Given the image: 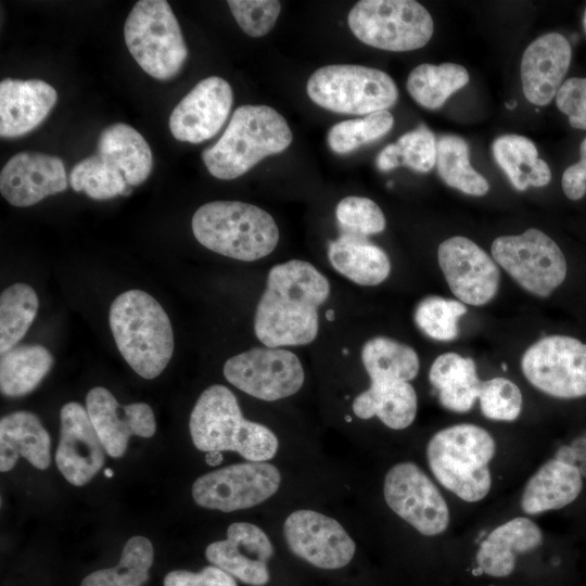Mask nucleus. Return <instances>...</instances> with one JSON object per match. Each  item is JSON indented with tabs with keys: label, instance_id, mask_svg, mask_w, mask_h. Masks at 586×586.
<instances>
[{
	"label": "nucleus",
	"instance_id": "1",
	"mask_svg": "<svg viewBox=\"0 0 586 586\" xmlns=\"http://www.w3.org/2000/svg\"><path fill=\"white\" fill-rule=\"evenodd\" d=\"M329 294V280L310 263L291 259L275 265L256 307L255 335L267 347L311 343L319 330L317 308Z\"/></svg>",
	"mask_w": 586,
	"mask_h": 586
},
{
	"label": "nucleus",
	"instance_id": "2",
	"mask_svg": "<svg viewBox=\"0 0 586 586\" xmlns=\"http://www.w3.org/2000/svg\"><path fill=\"white\" fill-rule=\"evenodd\" d=\"M110 328L126 362L143 379H154L174 353L170 320L160 303L141 290H128L111 304Z\"/></svg>",
	"mask_w": 586,
	"mask_h": 586
},
{
	"label": "nucleus",
	"instance_id": "3",
	"mask_svg": "<svg viewBox=\"0 0 586 586\" xmlns=\"http://www.w3.org/2000/svg\"><path fill=\"white\" fill-rule=\"evenodd\" d=\"M293 135L285 118L267 105L238 107L219 140L202 153L207 170L217 179H235L263 158L283 152Z\"/></svg>",
	"mask_w": 586,
	"mask_h": 586
},
{
	"label": "nucleus",
	"instance_id": "4",
	"mask_svg": "<svg viewBox=\"0 0 586 586\" xmlns=\"http://www.w3.org/2000/svg\"><path fill=\"white\" fill-rule=\"evenodd\" d=\"M194 446L202 451H237L264 462L275 457L278 438L267 426L243 418L235 395L215 384L202 392L189 420Z\"/></svg>",
	"mask_w": 586,
	"mask_h": 586
},
{
	"label": "nucleus",
	"instance_id": "5",
	"mask_svg": "<svg viewBox=\"0 0 586 586\" xmlns=\"http://www.w3.org/2000/svg\"><path fill=\"white\" fill-rule=\"evenodd\" d=\"M192 232L204 247L243 262L269 255L279 241V229L269 213L239 201H214L193 214Z\"/></svg>",
	"mask_w": 586,
	"mask_h": 586
},
{
	"label": "nucleus",
	"instance_id": "6",
	"mask_svg": "<svg viewBox=\"0 0 586 586\" xmlns=\"http://www.w3.org/2000/svg\"><path fill=\"white\" fill-rule=\"evenodd\" d=\"M492 435L474 424L445 428L426 447L430 469L436 480L464 501L483 499L492 485L488 463L495 456Z\"/></svg>",
	"mask_w": 586,
	"mask_h": 586
},
{
	"label": "nucleus",
	"instance_id": "7",
	"mask_svg": "<svg viewBox=\"0 0 586 586\" xmlns=\"http://www.w3.org/2000/svg\"><path fill=\"white\" fill-rule=\"evenodd\" d=\"M124 37L135 61L155 79L175 77L187 60L179 23L165 0L136 2L126 18Z\"/></svg>",
	"mask_w": 586,
	"mask_h": 586
},
{
	"label": "nucleus",
	"instance_id": "8",
	"mask_svg": "<svg viewBox=\"0 0 586 586\" xmlns=\"http://www.w3.org/2000/svg\"><path fill=\"white\" fill-rule=\"evenodd\" d=\"M306 91L317 105L349 115L385 111L398 99L396 84L385 72L352 64L318 68L309 77Z\"/></svg>",
	"mask_w": 586,
	"mask_h": 586
},
{
	"label": "nucleus",
	"instance_id": "9",
	"mask_svg": "<svg viewBox=\"0 0 586 586\" xmlns=\"http://www.w3.org/2000/svg\"><path fill=\"white\" fill-rule=\"evenodd\" d=\"M347 21L365 44L395 52L422 48L434 30L429 11L413 0H361L352 8Z\"/></svg>",
	"mask_w": 586,
	"mask_h": 586
},
{
	"label": "nucleus",
	"instance_id": "10",
	"mask_svg": "<svg viewBox=\"0 0 586 586\" xmlns=\"http://www.w3.org/2000/svg\"><path fill=\"white\" fill-rule=\"evenodd\" d=\"M492 256L525 291L549 296L565 279L566 260L558 244L538 229L504 235L492 243Z\"/></svg>",
	"mask_w": 586,
	"mask_h": 586
},
{
	"label": "nucleus",
	"instance_id": "11",
	"mask_svg": "<svg viewBox=\"0 0 586 586\" xmlns=\"http://www.w3.org/2000/svg\"><path fill=\"white\" fill-rule=\"evenodd\" d=\"M521 368L533 386L550 396L586 395V344L575 337H542L525 351Z\"/></svg>",
	"mask_w": 586,
	"mask_h": 586
},
{
	"label": "nucleus",
	"instance_id": "12",
	"mask_svg": "<svg viewBox=\"0 0 586 586\" xmlns=\"http://www.w3.org/2000/svg\"><path fill=\"white\" fill-rule=\"evenodd\" d=\"M228 382L242 392L267 402L297 393L305 374L298 357L280 347H254L224 365Z\"/></svg>",
	"mask_w": 586,
	"mask_h": 586
},
{
	"label": "nucleus",
	"instance_id": "13",
	"mask_svg": "<svg viewBox=\"0 0 586 586\" xmlns=\"http://www.w3.org/2000/svg\"><path fill=\"white\" fill-rule=\"evenodd\" d=\"M280 482L275 466L247 461L200 476L193 483L192 496L201 507L230 512L265 501L278 491Z\"/></svg>",
	"mask_w": 586,
	"mask_h": 586
},
{
	"label": "nucleus",
	"instance_id": "14",
	"mask_svg": "<svg viewBox=\"0 0 586 586\" xmlns=\"http://www.w3.org/2000/svg\"><path fill=\"white\" fill-rule=\"evenodd\" d=\"M387 506L426 536L443 533L449 524L447 504L431 479L415 463L392 467L384 480Z\"/></svg>",
	"mask_w": 586,
	"mask_h": 586
},
{
	"label": "nucleus",
	"instance_id": "15",
	"mask_svg": "<svg viewBox=\"0 0 586 586\" xmlns=\"http://www.w3.org/2000/svg\"><path fill=\"white\" fill-rule=\"evenodd\" d=\"M437 258L449 289L461 303L481 306L496 295L498 266L472 240L458 235L443 241Z\"/></svg>",
	"mask_w": 586,
	"mask_h": 586
},
{
	"label": "nucleus",
	"instance_id": "16",
	"mask_svg": "<svg viewBox=\"0 0 586 586\" xmlns=\"http://www.w3.org/2000/svg\"><path fill=\"white\" fill-rule=\"evenodd\" d=\"M283 533L295 556L320 569L343 568L355 553V543L344 527L314 510L292 512L284 522Z\"/></svg>",
	"mask_w": 586,
	"mask_h": 586
},
{
	"label": "nucleus",
	"instance_id": "17",
	"mask_svg": "<svg viewBox=\"0 0 586 586\" xmlns=\"http://www.w3.org/2000/svg\"><path fill=\"white\" fill-rule=\"evenodd\" d=\"M233 101L231 86L219 76L199 81L175 106L169 117L173 136L201 143L213 138L226 123Z\"/></svg>",
	"mask_w": 586,
	"mask_h": 586
},
{
	"label": "nucleus",
	"instance_id": "18",
	"mask_svg": "<svg viewBox=\"0 0 586 586\" xmlns=\"http://www.w3.org/2000/svg\"><path fill=\"white\" fill-rule=\"evenodd\" d=\"M60 422L56 467L71 484L86 485L104 464V446L86 407L79 403L69 402L63 405Z\"/></svg>",
	"mask_w": 586,
	"mask_h": 586
},
{
	"label": "nucleus",
	"instance_id": "19",
	"mask_svg": "<svg viewBox=\"0 0 586 586\" xmlns=\"http://www.w3.org/2000/svg\"><path fill=\"white\" fill-rule=\"evenodd\" d=\"M86 409L104 446L113 458L122 457L131 435L151 437L156 431L152 408L145 403L122 406L102 386L91 388L86 396Z\"/></svg>",
	"mask_w": 586,
	"mask_h": 586
},
{
	"label": "nucleus",
	"instance_id": "20",
	"mask_svg": "<svg viewBox=\"0 0 586 586\" xmlns=\"http://www.w3.org/2000/svg\"><path fill=\"white\" fill-rule=\"evenodd\" d=\"M273 548L266 533L247 522L232 523L227 538L209 544L206 559L231 576L250 586H264L269 582L268 560Z\"/></svg>",
	"mask_w": 586,
	"mask_h": 586
},
{
	"label": "nucleus",
	"instance_id": "21",
	"mask_svg": "<svg viewBox=\"0 0 586 586\" xmlns=\"http://www.w3.org/2000/svg\"><path fill=\"white\" fill-rule=\"evenodd\" d=\"M63 161L40 152L13 155L0 173V192L13 206H31L67 189Z\"/></svg>",
	"mask_w": 586,
	"mask_h": 586
},
{
	"label": "nucleus",
	"instance_id": "22",
	"mask_svg": "<svg viewBox=\"0 0 586 586\" xmlns=\"http://www.w3.org/2000/svg\"><path fill=\"white\" fill-rule=\"evenodd\" d=\"M572 56L571 44L559 33H548L532 41L521 60V81L528 102L544 106L557 95Z\"/></svg>",
	"mask_w": 586,
	"mask_h": 586
},
{
	"label": "nucleus",
	"instance_id": "23",
	"mask_svg": "<svg viewBox=\"0 0 586 586\" xmlns=\"http://www.w3.org/2000/svg\"><path fill=\"white\" fill-rule=\"evenodd\" d=\"M58 101L55 89L40 79L0 82V136L17 138L39 126Z\"/></svg>",
	"mask_w": 586,
	"mask_h": 586
},
{
	"label": "nucleus",
	"instance_id": "24",
	"mask_svg": "<svg viewBox=\"0 0 586 586\" xmlns=\"http://www.w3.org/2000/svg\"><path fill=\"white\" fill-rule=\"evenodd\" d=\"M543 542L540 528L527 518H514L492 531L476 552L480 570L494 577L511 574L518 553L536 549Z\"/></svg>",
	"mask_w": 586,
	"mask_h": 586
},
{
	"label": "nucleus",
	"instance_id": "25",
	"mask_svg": "<svg viewBox=\"0 0 586 586\" xmlns=\"http://www.w3.org/2000/svg\"><path fill=\"white\" fill-rule=\"evenodd\" d=\"M50 435L39 418L29 411H15L0 420V471L14 468L20 457L39 470L50 466Z\"/></svg>",
	"mask_w": 586,
	"mask_h": 586
},
{
	"label": "nucleus",
	"instance_id": "26",
	"mask_svg": "<svg viewBox=\"0 0 586 586\" xmlns=\"http://www.w3.org/2000/svg\"><path fill=\"white\" fill-rule=\"evenodd\" d=\"M583 488L576 466L551 459L544 463L526 483L521 508L527 514L561 509L573 502Z\"/></svg>",
	"mask_w": 586,
	"mask_h": 586
},
{
	"label": "nucleus",
	"instance_id": "27",
	"mask_svg": "<svg viewBox=\"0 0 586 586\" xmlns=\"http://www.w3.org/2000/svg\"><path fill=\"white\" fill-rule=\"evenodd\" d=\"M328 257L332 267L359 285H377L391 272L387 254L366 237L341 233L329 242Z\"/></svg>",
	"mask_w": 586,
	"mask_h": 586
},
{
	"label": "nucleus",
	"instance_id": "28",
	"mask_svg": "<svg viewBox=\"0 0 586 586\" xmlns=\"http://www.w3.org/2000/svg\"><path fill=\"white\" fill-rule=\"evenodd\" d=\"M97 154L114 165L129 187L146 180L153 167L151 149L135 128L127 124H113L101 132Z\"/></svg>",
	"mask_w": 586,
	"mask_h": 586
},
{
	"label": "nucleus",
	"instance_id": "29",
	"mask_svg": "<svg viewBox=\"0 0 586 586\" xmlns=\"http://www.w3.org/2000/svg\"><path fill=\"white\" fill-rule=\"evenodd\" d=\"M417 406V394L409 382H371L354 399L353 411L360 419L377 416L386 426L402 430L413 422Z\"/></svg>",
	"mask_w": 586,
	"mask_h": 586
},
{
	"label": "nucleus",
	"instance_id": "30",
	"mask_svg": "<svg viewBox=\"0 0 586 586\" xmlns=\"http://www.w3.org/2000/svg\"><path fill=\"white\" fill-rule=\"evenodd\" d=\"M429 380L437 390L442 406L455 412H467L473 407L482 384L474 360L456 353L440 355L430 368Z\"/></svg>",
	"mask_w": 586,
	"mask_h": 586
},
{
	"label": "nucleus",
	"instance_id": "31",
	"mask_svg": "<svg viewBox=\"0 0 586 586\" xmlns=\"http://www.w3.org/2000/svg\"><path fill=\"white\" fill-rule=\"evenodd\" d=\"M493 155L512 186L524 191L530 186L544 187L551 180L548 164L538 158V151L528 138L504 135L493 142Z\"/></svg>",
	"mask_w": 586,
	"mask_h": 586
},
{
	"label": "nucleus",
	"instance_id": "32",
	"mask_svg": "<svg viewBox=\"0 0 586 586\" xmlns=\"http://www.w3.org/2000/svg\"><path fill=\"white\" fill-rule=\"evenodd\" d=\"M52 354L41 345H20L1 355L0 390L18 397L34 391L53 365Z\"/></svg>",
	"mask_w": 586,
	"mask_h": 586
},
{
	"label": "nucleus",
	"instance_id": "33",
	"mask_svg": "<svg viewBox=\"0 0 586 586\" xmlns=\"http://www.w3.org/2000/svg\"><path fill=\"white\" fill-rule=\"evenodd\" d=\"M361 359L371 382H408L417 377L420 367L412 347L384 336L367 341Z\"/></svg>",
	"mask_w": 586,
	"mask_h": 586
},
{
	"label": "nucleus",
	"instance_id": "34",
	"mask_svg": "<svg viewBox=\"0 0 586 586\" xmlns=\"http://www.w3.org/2000/svg\"><path fill=\"white\" fill-rule=\"evenodd\" d=\"M469 81L468 71L455 63L420 64L409 74L406 88L411 98L429 110L440 109Z\"/></svg>",
	"mask_w": 586,
	"mask_h": 586
},
{
	"label": "nucleus",
	"instance_id": "35",
	"mask_svg": "<svg viewBox=\"0 0 586 586\" xmlns=\"http://www.w3.org/2000/svg\"><path fill=\"white\" fill-rule=\"evenodd\" d=\"M437 171L449 187L473 195H485L489 184L470 164L468 143L455 135L443 136L437 142Z\"/></svg>",
	"mask_w": 586,
	"mask_h": 586
},
{
	"label": "nucleus",
	"instance_id": "36",
	"mask_svg": "<svg viewBox=\"0 0 586 586\" xmlns=\"http://www.w3.org/2000/svg\"><path fill=\"white\" fill-rule=\"evenodd\" d=\"M154 551L143 536H132L125 544L119 562L87 575L80 586H142L149 578Z\"/></svg>",
	"mask_w": 586,
	"mask_h": 586
},
{
	"label": "nucleus",
	"instance_id": "37",
	"mask_svg": "<svg viewBox=\"0 0 586 586\" xmlns=\"http://www.w3.org/2000/svg\"><path fill=\"white\" fill-rule=\"evenodd\" d=\"M39 302L35 290L26 283H14L0 296V353L15 347L33 323Z\"/></svg>",
	"mask_w": 586,
	"mask_h": 586
},
{
	"label": "nucleus",
	"instance_id": "38",
	"mask_svg": "<svg viewBox=\"0 0 586 586\" xmlns=\"http://www.w3.org/2000/svg\"><path fill=\"white\" fill-rule=\"evenodd\" d=\"M69 183L74 191H82L93 200L127 195L131 191L123 174L97 153L73 167Z\"/></svg>",
	"mask_w": 586,
	"mask_h": 586
},
{
	"label": "nucleus",
	"instance_id": "39",
	"mask_svg": "<svg viewBox=\"0 0 586 586\" xmlns=\"http://www.w3.org/2000/svg\"><path fill=\"white\" fill-rule=\"evenodd\" d=\"M394 125L388 111H379L362 118L347 119L333 125L327 137L330 149L337 154L355 151L362 144L386 135Z\"/></svg>",
	"mask_w": 586,
	"mask_h": 586
},
{
	"label": "nucleus",
	"instance_id": "40",
	"mask_svg": "<svg viewBox=\"0 0 586 586\" xmlns=\"http://www.w3.org/2000/svg\"><path fill=\"white\" fill-rule=\"evenodd\" d=\"M467 307L456 300L436 295L422 298L415 310V322L429 337L436 341H453L458 336V320Z\"/></svg>",
	"mask_w": 586,
	"mask_h": 586
},
{
	"label": "nucleus",
	"instance_id": "41",
	"mask_svg": "<svg viewBox=\"0 0 586 586\" xmlns=\"http://www.w3.org/2000/svg\"><path fill=\"white\" fill-rule=\"evenodd\" d=\"M341 233L368 237L384 230L386 220L382 209L372 200L364 196H346L335 208Z\"/></svg>",
	"mask_w": 586,
	"mask_h": 586
},
{
	"label": "nucleus",
	"instance_id": "42",
	"mask_svg": "<svg viewBox=\"0 0 586 586\" xmlns=\"http://www.w3.org/2000/svg\"><path fill=\"white\" fill-rule=\"evenodd\" d=\"M479 400L484 417L497 421H513L522 410V394L515 383L506 378L483 381Z\"/></svg>",
	"mask_w": 586,
	"mask_h": 586
},
{
	"label": "nucleus",
	"instance_id": "43",
	"mask_svg": "<svg viewBox=\"0 0 586 586\" xmlns=\"http://www.w3.org/2000/svg\"><path fill=\"white\" fill-rule=\"evenodd\" d=\"M395 145L399 165L418 173H428L436 164L437 142L424 125L404 133Z\"/></svg>",
	"mask_w": 586,
	"mask_h": 586
},
{
	"label": "nucleus",
	"instance_id": "44",
	"mask_svg": "<svg viewBox=\"0 0 586 586\" xmlns=\"http://www.w3.org/2000/svg\"><path fill=\"white\" fill-rule=\"evenodd\" d=\"M228 5L241 29L257 38L268 34L281 11L277 0H229Z\"/></svg>",
	"mask_w": 586,
	"mask_h": 586
},
{
	"label": "nucleus",
	"instance_id": "45",
	"mask_svg": "<svg viewBox=\"0 0 586 586\" xmlns=\"http://www.w3.org/2000/svg\"><path fill=\"white\" fill-rule=\"evenodd\" d=\"M556 103L569 117L573 128L586 130V77L564 80L556 95Z\"/></svg>",
	"mask_w": 586,
	"mask_h": 586
},
{
	"label": "nucleus",
	"instance_id": "46",
	"mask_svg": "<svg viewBox=\"0 0 586 586\" xmlns=\"http://www.w3.org/2000/svg\"><path fill=\"white\" fill-rule=\"evenodd\" d=\"M164 586H238L233 576L216 565H207L200 572L176 570L167 573Z\"/></svg>",
	"mask_w": 586,
	"mask_h": 586
},
{
	"label": "nucleus",
	"instance_id": "47",
	"mask_svg": "<svg viewBox=\"0 0 586 586\" xmlns=\"http://www.w3.org/2000/svg\"><path fill=\"white\" fill-rule=\"evenodd\" d=\"M579 162L569 166L562 175V189L573 201L582 199L586 193V138L579 146Z\"/></svg>",
	"mask_w": 586,
	"mask_h": 586
},
{
	"label": "nucleus",
	"instance_id": "48",
	"mask_svg": "<svg viewBox=\"0 0 586 586\" xmlns=\"http://www.w3.org/2000/svg\"><path fill=\"white\" fill-rule=\"evenodd\" d=\"M375 163L378 168L382 171H387L400 166L395 143L386 145L379 153Z\"/></svg>",
	"mask_w": 586,
	"mask_h": 586
},
{
	"label": "nucleus",
	"instance_id": "49",
	"mask_svg": "<svg viewBox=\"0 0 586 586\" xmlns=\"http://www.w3.org/2000/svg\"><path fill=\"white\" fill-rule=\"evenodd\" d=\"M555 459H557V460H559L561 462L568 463V464H572V466H576V462H577L575 454H574L572 447L568 446V445H564V446H561L560 448H558L556 455H555Z\"/></svg>",
	"mask_w": 586,
	"mask_h": 586
},
{
	"label": "nucleus",
	"instance_id": "50",
	"mask_svg": "<svg viewBox=\"0 0 586 586\" xmlns=\"http://www.w3.org/2000/svg\"><path fill=\"white\" fill-rule=\"evenodd\" d=\"M575 454L578 462L586 461V437L579 436L575 438L570 445Z\"/></svg>",
	"mask_w": 586,
	"mask_h": 586
},
{
	"label": "nucleus",
	"instance_id": "51",
	"mask_svg": "<svg viewBox=\"0 0 586 586\" xmlns=\"http://www.w3.org/2000/svg\"><path fill=\"white\" fill-rule=\"evenodd\" d=\"M205 461L208 466L216 467L222 461V454L220 451H208Z\"/></svg>",
	"mask_w": 586,
	"mask_h": 586
},
{
	"label": "nucleus",
	"instance_id": "52",
	"mask_svg": "<svg viewBox=\"0 0 586 586\" xmlns=\"http://www.w3.org/2000/svg\"><path fill=\"white\" fill-rule=\"evenodd\" d=\"M577 469L582 476H586V461L581 462V464L577 466Z\"/></svg>",
	"mask_w": 586,
	"mask_h": 586
},
{
	"label": "nucleus",
	"instance_id": "53",
	"mask_svg": "<svg viewBox=\"0 0 586 586\" xmlns=\"http://www.w3.org/2000/svg\"><path fill=\"white\" fill-rule=\"evenodd\" d=\"M326 318L329 320V321H333L334 318H335V313L333 309H328L327 313H326Z\"/></svg>",
	"mask_w": 586,
	"mask_h": 586
},
{
	"label": "nucleus",
	"instance_id": "54",
	"mask_svg": "<svg viewBox=\"0 0 586 586\" xmlns=\"http://www.w3.org/2000/svg\"><path fill=\"white\" fill-rule=\"evenodd\" d=\"M515 104H517V102L513 100L512 103H511V102H510V103H506V106H507L508 109H513V107L515 106Z\"/></svg>",
	"mask_w": 586,
	"mask_h": 586
},
{
	"label": "nucleus",
	"instance_id": "55",
	"mask_svg": "<svg viewBox=\"0 0 586 586\" xmlns=\"http://www.w3.org/2000/svg\"><path fill=\"white\" fill-rule=\"evenodd\" d=\"M583 26H584V29H585V33H586V9L584 11V16H583Z\"/></svg>",
	"mask_w": 586,
	"mask_h": 586
},
{
	"label": "nucleus",
	"instance_id": "56",
	"mask_svg": "<svg viewBox=\"0 0 586 586\" xmlns=\"http://www.w3.org/2000/svg\"><path fill=\"white\" fill-rule=\"evenodd\" d=\"M104 473H105V475H106L107 477H111L112 474H113V471H112V470H105Z\"/></svg>",
	"mask_w": 586,
	"mask_h": 586
},
{
	"label": "nucleus",
	"instance_id": "57",
	"mask_svg": "<svg viewBox=\"0 0 586 586\" xmlns=\"http://www.w3.org/2000/svg\"><path fill=\"white\" fill-rule=\"evenodd\" d=\"M345 419H346V421H348V422L352 420V418H351L349 416H346Z\"/></svg>",
	"mask_w": 586,
	"mask_h": 586
},
{
	"label": "nucleus",
	"instance_id": "58",
	"mask_svg": "<svg viewBox=\"0 0 586 586\" xmlns=\"http://www.w3.org/2000/svg\"><path fill=\"white\" fill-rule=\"evenodd\" d=\"M343 354L347 355V349H343Z\"/></svg>",
	"mask_w": 586,
	"mask_h": 586
},
{
	"label": "nucleus",
	"instance_id": "59",
	"mask_svg": "<svg viewBox=\"0 0 586 586\" xmlns=\"http://www.w3.org/2000/svg\"><path fill=\"white\" fill-rule=\"evenodd\" d=\"M583 436H585V437H586V433H584V435H583Z\"/></svg>",
	"mask_w": 586,
	"mask_h": 586
}]
</instances>
